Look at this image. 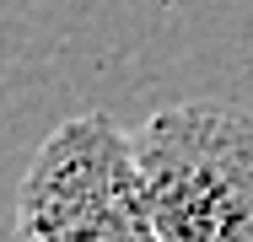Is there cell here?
<instances>
[{
	"mask_svg": "<svg viewBox=\"0 0 253 242\" xmlns=\"http://www.w3.org/2000/svg\"><path fill=\"white\" fill-rule=\"evenodd\" d=\"M16 242H162L135 135H124L108 113L65 119L22 172Z\"/></svg>",
	"mask_w": 253,
	"mask_h": 242,
	"instance_id": "7a4b0ae2",
	"label": "cell"
},
{
	"mask_svg": "<svg viewBox=\"0 0 253 242\" xmlns=\"http://www.w3.org/2000/svg\"><path fill=\"white\" fill-rule=\"evenodd\" d=\"M135 161L162 242H253V113L194 97L135 129Z\"/></svg>",
	"mask_w": 253,
	"mask_h": 242,
	"instance_id": "6da1fadb",
	"label": "cell"
}]
</instances>
